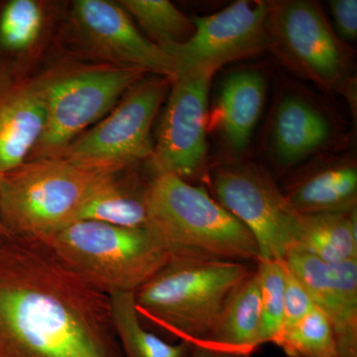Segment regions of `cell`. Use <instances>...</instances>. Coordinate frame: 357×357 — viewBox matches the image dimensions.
<instances>
[{
    "mask_svg": "<svg viewBox=\"0 0 357 357\" xmlns=\"http://www.w3.org/2000/svg\"><path fill=\"white\" fill-rule=\"evenodd\" d=\"M266 82L255 70L232 72L223 79L215 116L227 146L241 152L248 146L264 105Z\"/></svg>",
    "mask_w": 357,
    "mask_h": 357,
    "instance_id": "cell-15",
    "label": "cell"
},
{
    "mask_svg": "<svg viewBox=\"0 0 357 357\" xmlns=\"http://www.w3.org/2000/svg\"><path fill=\"white\" fill-rule=\"evenodd\" d=\"M144 73L132 67L86 70L41 89L46 126L34 149L36 159L57 157L89 124L107 114Z\"/></svg>",
    "mask_w": 357,
    "mask_h": 357,
    "instance_id": "cell-9",
    "label": "cell"
},
{
    "mask_svg": "<svg viewBox=\"0 0 357 357\" xmlns=\"http://www.w3.org/2000/svg\"><path fill=\"white\" fill-rule=\"evenodd\" d=\"M268 15L267 2L239 0L217 13L192 18L195 31L187 41L160 47L173 60L175 79L213 76L225 64L269 50Z\"/></svg>",
    "mask_w": 357,
    "mask_h": 357,
    "instance_id": "cell-7",
    "label": "cell"
},
{
    "mask_svg": "<svg viewBox=\"0 0 357 357\" xmlns=\"http://www.w3.org/2000/svg\"><path fill=\"white\" fill-rule=\"evenodd\" d=\"M148 187L135 189L121 184L115 175L109 176L91 195L77 220H95L124 229H147Z\"/></svg>",
    "mask_w": 357,
    "mask_h": 357,
    "instance_id": "cell-21",
    "label": "cell"
},
{
    "mask_svg": "<svg viewBox=\"0 0 357 357\" xmlns=\"http://www.w3.org/2000/svg\"><path fill=\"white\" fill-rule=\"evenodd\" d=\"M211 184L220 204L255 237L261 260L285 259L298 215L274 181L255 166L234 165L218 169Z\"/></svg>",
    "mask_w": 357,
    "mask_h": 357,
    "instance_id": "cell-10",
    "label": "cell"
},
{
    "mask_svg": "<svg viewBox=\"0 0 357 357\" xmlns=\"http://www.w3.org/2000/svg\"><path fill=\"white\" fill-rule=\"evenodd\" d=\"M167 79L134 84L107 119L70 142L57 157L89 170L114 174L150 158L154 147L152 123L167 95Z\"/></svg>",
    "mask_w": 357,
    "mask_h": 357,
    "instance_id": "cell-6",
    "label": "cell"
},
{
    "mask_svg": "<svg viewBox=\"0 0 357 357\" xmlns=\"http://www.w3.org/2000/svg\"><path fill=\"white\" fill-rule=\"evenodd\" d=\"M112 175L61 157L26 162L2 176V229L9 236L50 241L77 222L91 195Z\"/></svg>",
    "mask_w": 357,
    "mask_h": 357,
    "instance_id": "cell-4",
    "label": "cell"
},
{
    "mask_svg": "<svg viewBox=\"0 0 357 357\" xmlns=\"http://www.w3.org/2000/svg\"><path fill=\"white\" fill-rule=\"evenodd\" d=\"M284 260L332 324L337 357H357V260L326 263L300 251Z\"/></svg>",
    "mask_w": 357,
    "mask_h": 357,
    "instance_id": "cell-12",
    "label": "cell"
},
{
    "mask_svg": "<svg viewBox=\"0 0 357 357\" xmlns=\"http://www.w3.org/2000/svg\"><path fill=\"white\" fill-rule=\"evenodd\" d=\"M0 238H1V237H0Z\"/></svg>",
    "mask_w": 357,
    "mask_h": 357,
    "instance_id": "cell-30",
    "label": "cell"
},
{
    "mask_svg": "<svg viewBox=\"0 0 357 357\" xmlns=\"http://www.w3.org/2000/svg\"><path fill=\"white\" fill-rule=\"evenodd\" d=\"M84 280L100 291L132 292L142 287L170 258L148 229H124L77 220L45 241Z\"/></svg>",
    "mask_w": 357,
    "mask_h": 357,
    "instance_id": "cell-5",
    "label": "cell"
},
{
    "mask_svg": "<svg viewBox=\"0 0 357 357\" xmlns=\"http://www.w3.org/2000/svg\"><path fill=\"white\" fill-rule=\"evenodd\" d=\"M261 305L262 345L278 337L284 325V272L282 262L260 260L256 265Z\"/></svg>",
    "mask_w": 357,
    "mask_h": 357,
    "instance_id": "cell-25",
    "label": "cell"
},
{
    "mask_svg": "<svg viewBox=\"0 0 357 357\" xmlns=\"http://www.w3.org/2000/svg\"><path fill=\"white\" fill-rule=\"evenodd\" d=\"M211 77L194 74L172 81L173 89L150 157L156 175L172 174L187 181L203 169Z\"/></svg>",
    "mask_w": 357,
    "mask_h": 357,
    "instance_id": "cell-11",
    "label": "cell"
},
{
    "mask_svg": "<svg viewBox=\"0 0 357 357\" xmlns=\"http://www.w3.org/2000/svg\"><path fill=\"white\" fill-rule=\"evenodd\" d=\"M284 272V325L283 328L295 325L314 309V301L306 287L296 276L285 260H281ZM282 332V331H281Z\"/></svg>",
    "mask_w": 357,
    "mask_h": 357,
    "instance_id": "cell-26",
    "label": "cell"
},
{
    "mask_svg": "<svg viewBox=\"0 0 357 357\" xmlns=\"http://www.w3.org/2000/svg\"><path fill=\"white\" fill-rule=\"evenodd\" d=\"M332 128L325 116L299 96L281 100L275 112L272 142L281 166L296 165L321 149L330 139Z\"/></svg>",
    "mask_w": 357,
    "mask_h": 357,
    "instance_id": "cell-17",
    "label": "cell"
},
{
    "mask_svg": "<svg viewBox=\"0 0 357 357\" xmlns=\"http://www.w3.org/2000/svg\"><path fill=\"white\" fill-rule=\"evenodd\" d=\"M331 9L338 34L347 41H354L357 37L356 0H333Z\"/></svg>",
    "mask_w": 357,
    "mask_h": 357,
    "instance_id": "cell-27",
    "label": "cell"
},
{
    "mask_svg": "<svg viewBox=\"0 0 357 357\" xmlns=\"http://www.w3.org/2000/svg\"><path fill=\"white\" fill-rule=\"evenodd\" d=\"M42 89L0 86V173L25 163L46 126Z\"/></svg>",
    "mask_w": 357,
    "mask_h": 357,
    "instance_id": "cell-14",
    "label": "cell"
},
{
    "mask_svg": "<svg viewBox=\"0 0 357 357\" xmlns=\"http://www.w3.org/2000/svg\"><path fill=\"white\" fill-rule=\"evenodd\" d=\"M197 344L249 356L261 347V305L256 267L230 294L206 340Z\"/></svg>",
    "mask_w": 357,
    "mask_h": 357,
    "instance_id": "cell-16",
    "label": "cell"
},
{
    "mask_svg": "<svg viewBox=\"0 0 357 357\" xmlns=\"http://www.w3.org/2000/svg\"><path fill=\"white\" fill-rule=\"evenodd\" d=\"M297 215L345 213L356 210L357 170L352 164H337L314 171L284 192Z\"/></svg>",
    "mask_w": 357,
    "mask_h": 357,
    "instance_id": "cell-18",
    "label": "cell"
},
{
    "mask_svg": "<svg viewBox=\"0 0 357 357\" xmlns=\"http://www.w3.org/2000/svg\"><path fill=\"white\" fill-rule=\"evenodd\" d=\"M43 25L41 7L33 0H11L0 13V48L22 52L34 44Z\"/></svg>",
    "mask_w": 357,
    "mask_h": 357,
    "instance_id": "cell-24",
    "label": "cell"
},
{
    "mask_svg": "<svg viewBox=\"0 0 357 357\" xmlns=\"http://www.w3.org/2000/svg\"><path fill=\"white\" fill-rule=\"evenodd\" d=\"M290 251L307 253L326 263L357 260L356 208L298 215Z\"/></svg>",
    "mask_w": 357,
    "mask_h": 357,
    "instance_id": "cell-19",
    "label": "cell"
},
{
    "mask_svg": "<svg viewBox=\"0 0 357 357\" xmlns=\"http://www.w3.org/2000/svg\"><path fill=\"white\" fill-rule=\"evenodd\" d=\"M2 176H3V174L0 173V185H1ZM4 234H6V232H4L3 229H2L1 223H0V237L3 236Z\"/></svg>",
    "mask_w": 357,
    "mask_h": 357,
    "instance_id": "cell-29",
    "label": "cell"
},
{
    "mask_svg": "<svg viewBox=\"0 0 357 357\" xmlns=\"http://www.w3.org/2000/svg\"><path fill=\"white\" fill-rule=\"evenodd\" d=\"M74 16L96 48L126 67L175 79L172 59L136 28L123 7L107 0H77Z\"/></svg>",
    "mask_w": 357,
    "mask_h": 357,
    "instance_id": "cell-13",
    "label": "cell"
},
{
    "mask_svg": "<svg viewBox=\"0 0 357 357\" xmlns=\"http://www.w3.org/2000/svg\"><path fill=\"white\" fill-rule=\"evenodd\" d=\"M273 344L288 357H337L332 324L317 307L295 325L282 330Z\"/></svg>",
    "mask_w": 357,
    "mask_h": 357,
    "instance_id": "cell-23",
    "label": "cell"
},
{
    "mask_svg": "<svg viewBox=\"0 0 357 357\" xmlns=\"http://www.w3.org/2000/svg\"><path fill=\"white\" fill-rule=\"evenodd\" d=\"M0 357H123L109 295L45 241L0 238Z\"/></svg>",
    "mask_w": 357,
    "mask_h": 357,
    "instance_id": "cell-1",
    "label": "cell"
},
{
    "mask_svg": "<svg viewBox=\"0 0 357 357\" xmlns=\"http://www.w3.org/2000/svg\"><path fill=\"white\" fill-rule=\"evenodd\" d=\"M147 229L169 255L256 265L255 237L202 187L172 174L156 175L148 187Z\"/></svg>",
    "mask_w": 357,
    "mask_h": 357,
    "instance_id": "cell-3",
    "label": "cell"
},
{
    "mask_svg": "<svg viewBox=\"0 0 357 357\" xmlns=\"http://www.w3.org/2000/svg\"><path fill=\"white\" fill-rule=\"evenodd\" d=\"M109 302L115 335L123 357H191L192 344H170L148 330L136 310L135 293L112 294Z\"/></svg>",
    "mask_w": 357,
    "mask_h": 357,
    "instance_id": "cell-20",
    "label": "cell"
},
{
    "mask_svg": "<svg viewBox=\"0 0 357 357\" xmlns=\"http://www.w3.org/2000/svg\"><path fill=\"white\" fill-rule=\"evenodd\" d=\"M121 4L159 46L183 43L194 34L192 20L168 0H123Z\"/></svg>",
    "mask_w": 357,
    "mask_h": 357,
    "instance_id": "cell-22",
    "label": "cell"
},
{
    "mask_svg": "<svg viewBox=\"0 0 357 357\" xmlns=\"http://www.w3.org/2000/svg\"><path fill=\"white\" fill-rule=\"evenodd\" d=\"M246 263L170 255L135 292L144 325L194 345L210 335L234 289L255 271Z\"/></svg>",
    "mask_w": 357,
    "mask_h": 357,
    "instance_id": "cell-2",
    "label": "cell"
},
{
    "mask_svg": "<svg viewBox=\"0 0 357 357\" xmlns=\"http://www.w3.org/2000/svg\"><path fill=\"white\" fill-rule=\"evenodd\" d=\"M269 50L296 74L326 91L347 83L344 47L314 2L290 0L269 4Z\"/></svg>",
    "mask_w": 357,
    "mask_h": 357,
    "instance_id": "cell-8",
    "label": "cell"
},
{
    "mask_svg": "<svg viewBox=\"0 0 357 357\" xmlns=\"http://www.w3.org/2000/svg\"><path fill=\"white\" fill-rule=\"evenodd\" d=\"M191 357H251L249 356H238V354H227V352L218 351L211 347L202 344L192 345Z\"/></svg>",
    "mask_w": 357,
    "mask_h": 357,
    "instance_id": "cell-28",
    "label": "cell"
}]
</instances>
